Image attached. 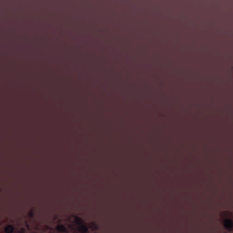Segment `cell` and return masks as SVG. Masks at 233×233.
Listing matches in <instances>:
<instances>
[{"label":"cell","mask_w":233,"mask_h":233,"mask_svg":"<svg viewBox=\"0 0 233 233\" xmlns=\"http://www.w3.org/2000/svg\"><path fill=\"white\" fill-rule=\"evenodd\" d=\"M222 223L225 229L229 230H232L233 227V223L231 219L226 218L223 221Z\"/></svg>","instance_id":"cell-1"},{"label":"cell","mask_w":233,"mask_h":233,"mask_svg":"<svg viewBox=\"0 0 233 233\" xmlns=\"http://www.w3.org/2000/svg\"><path fill=\"white\" fill-rule=\"evenodd\" d=\"M56 228L58 231H61V232H64L66 230V228L62 225H58L57 226Z\"/></svg>","instance_id":"cell-4"},{"label":"cell","mask_w":233,"mask_h":233,"mask_svg":"<svg viewBox=\"0 0 233 233\" xmlns=\"http://www.w3.org/2000/svg\"><path fill=\"white\" fill-rule=\"evenodd\" d=\"M75 221L76 223L77 224H82V219L79 218H78V217H76V218L75 219Z\"/></svg>","instance_id":"cell-5"},{"label":"cell","mask_w":233,"mask_h":233,"mask_svg":"<svg viewBox=\"0 0 233 233\" xmlns=\"http://www.w3.org/2000/svg\"><path fill=\"white\" fill-rule=\"evenodd\" d=\"M14 231V228L12 225L6 226L5 228V232L6 233H12Z\"/></svg>","instance_id":"cell-2"},{"label":"cell","mask_w":233,"mask_h":233,"mask_svg":"<svg viewBox=\"0 0 233 233\" xmlns=\"http://www.w3.org/2000/svg\"><path fill=\"white\" fill-rule=\"evenodd\" d=\"M25 233V231H24V229H21V230L20 231L19 233Z\"/></svg>","instance_id":"cell-6"},{"label":"cell","mask_w":233,"mask_h":233,"mask_svg":"<svg viewBox=\"0 0 233 233\" xmlns=\"http://www.w3.org/2000/svg\"><path fill=\"white\" fill-rule=\"evenodd\" d=\"M79 230L82 233H86L87 232V230H88V228L86 226V225H80L79 227Z\"/></svg>","instance_id":"cell-3"}]
</instances>
